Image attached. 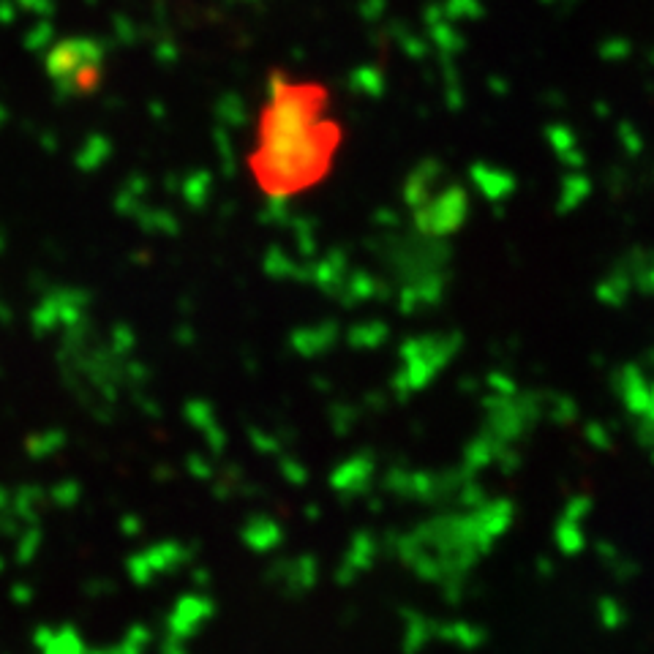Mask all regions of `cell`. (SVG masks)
Returning a JSON list of instances; mask_svg holds the SVG:
<instances>
[{
	"label": "cell",
	"mask_w": 654,
	"mask_h": 654,
	"mask_svg": "<svg viewBox=\"0 0 654 654\" xmlns=\"http://www.w3.org/2000/svg\"><path fill=\"white\" fill-rule=\"evenodd\" d=\"M44 71L60 96L85 99L102 87L104 71H107V55H104V47L93 39H79V36L63 39L47 52Z\"/></svg>",
	"instance_id": "6da1fadb"
},
{
	"label": "cell",
	"mask_w": 654,
	"mask_h": 654,
	"mask_svg": "<svg viewBox=\"0 0 654 654\" xmlns=\"http://www.w3.org/2000/svg\"><path fill=\"white\" fill-rule=\"evenodd\" d=\"M306 131V115L300 112L298 104L287 102L282 107H275L270 123H267V166L275 177H298L309 158H303V150L309 153V139L303 142Z\"/></svg>",
	"instance_id": "7a4b0ae2"
}]
</instances>
